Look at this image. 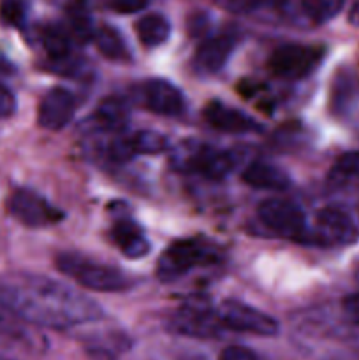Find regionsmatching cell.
Returning <instances> with one entry per match:
<instances>
[{"mask_svg": "<svg viewBox=\"0 0 359 360\" xmlns=\"http://www.w3.org/2000/svg\"><path fill=\"white\" fill-rule=\"evenodd\" d=\"M171 329L183 336L217 338L224 330V326L218 319V313L208 308V304L190 301L172 315Z\"/></svg>", "mask_w": 359, "mask_h": 360, "instance_id": "30bf717a", "label": "cell"}, {"mask_svg": "<svg viewBox=\"0 0 359 360\" xmlns=\"http://www.w3.org/2000/svg\"><path fill=\"white\" fill-rule=\"evenodd\" d=\"M70 35L77 41H88V39H94L95 28L92 23L90 13H88L87 6L83 2L74 4L69 7V23H67Z\"/></svg>", "mask_w": 359, "mask_h": 360, "instance_id": "7402d4cb", "label": "cell"}, {"mask_svg": "<svg viewBox=\"0 0 359 360\" xmlns=\"http://www.w3.org/2000/svg\"><path fill=\"white\" fill-rule=\"evenodd\" d=\"M104 153L106 157L111 162H115V164H127V162L132 160V158L136 157L129 136L113 137V139L106 144Z\"/></svg>", "mask_w": 359, "mask_h": 360, "instance_id": "4316f807", "label": "cell"}, {"mask_svg": "<svg viewBox=\"0 0 359 360\" xmlns=\"http://www.w3.org/2000/svg\"><path fill=\"white\" fill-rule=\"evenodd\" d=\"M129 105L120 97H108L97 105L92 115V129L104 132H120L129 123Z\"/></svg>", "mask_w": 359, "mask_h": 360, "instance_id": "e0dca14e", "label": "cell"}, {"mask_svg": "<svg viewBox=\"0 0 359 360\" xmlns=\"http://www.w3.org/2000/svg\"><path fill=\"white\" fill-rule=\"evenodd\" d=\"M9 213L20 224L32 229L48 227V225L58 224L63 218V213L58 207L49 204L44 197L28 188H20L11 195Z\"/></svg>", "mask_w": 359, "mask_h": 360, "instance_id": "ba28073f", "label": "cell"}, {"mask_svg": "<svg viewBox=\"0 0 359 360\" xmlns=\"http://www.w3.org/2000/svg\"><path fill=\"white\" fill-rule=\"evenodd\" d=\"M56 269L87 290L94 292H123L132 287V280L116 267L87 259L80 253L63 252L55 259Z\"/></svg>", "mask_w": 359, "mask_h": 360, "instance_id": "7a4b0ae2", "label": "cell"}, {"mask_svg": "<svg viewBox=\"0 0 359 360\" xmlns=\"http://www.w3.org/2000/svg\"><path fill=\"white\" fill-rule=\"evenodd\" d=\"M111 239L120 252L130 260L143 259L150 252V241L143 229L129 217H118L111 227Z\"/></svg>", "mask_w": 359, "mask_h": 360, "instance_id": "9a60e30c", "label": "cell"}, {"mask_svg": "<svg viewBox=\"0 0 359 360\" xmlns=\"http://www.w3.org/2000/svg\"><path fill=\"white\" fill-rule=\"evenodd\" d=\"M236 44H238V34L232 30L220 32L213 37L204 39L194 56V70L201 76H213L220 72L231 58Z\"/></svg>", "mask_w": 359, "mask_h": 360, "instance_id": "7c38bea8", "label": "cell"}, {"mask_svg": "<svg viewBox=\"0 0 359 360\" xmlns=\"http://www.w3.org/2000/svg\"><path fill=\"white\" fill-rule=\"evenodd\" d=\"M0 304L27 323L70 329L102 319L101 306L73 287L27 273L0 276Z\"/></svg>", "mask_w": 359, "mask_h": 360, "instance_id": "6da1fadb", "label": "cell"}, {"mask_svg": "<svg viewBox=\"0 0 359 360\" xmlns=\"http://www.w3.org/2000/svg\"><path fill=\"white\" fill-rule=\"evenodd\" d=\"M16 112V97L7 86L0 84V120L9 118Z\"/></svg>", "mask_w": 359, "mask_h": 360, "instance_id": "4dcf8cb0", "label": "cell"}, {"mask_svg": "<svg viewBox=\"0 0 359 360\" xmlns=\"http://www.w3.org/2000/svg\"><path fill=\"white\" fill-rule=\"evenodd\" d=\"M0 14H2V20L6 21V23H11V25L21 23L25 14L23 2H21V0H6V2L2 4V11H0Z\"/></svg>", "mask_w": 359, "mask_h": 360, "instance_id": "f1b7e54d", "label": "cell"}, {"mask_svg": "<svg viewBox=\"0 0 359 360\" xmlns=\"http://www.w3.org/2000/svg\"><path fill=\"white\" fill-rule=\"evenodd\" d=\"M0 360H13V359H6V357H0Z\"/></svg>", "mask_w": 359, "mask_h": 360, "instance_id": "836d02e7", "label": "cell"}, {"mask_svg": "<svg viewBox=\"0 0 359 360\" xmlns=\"http://www.w3.org/2000/svg\"><path fill=\"white\" fill-rule=\"evenodd\" d=\"M134 98L144 109L162 116H180L187 108L182 91L165 79L143 81L134 90Z\"/></svg>", "mask_w": 359, "mask_h": 360, "instance_id": "9c48e42d", "label": "cell"}, {"mask_svg": "<svg viewBox=\"0 0 359 360\" xmlns=\"http://www.w3.org/2000/svg\"><path fill=\"white\" fill-rule=\"evenodd\" d=\"M203 116L208 125L224 134H250L260 130L259 122L252 116L243 112L241 109L218 101L206 104V108L203 109Z\"/></svg>", "mask_w": 359, "mask_h": 360, "instance_id": "5bb4252c", "label": "cell"}, {"mask_svg": "<svg viewBox=\"0 0 359 360\" xmlns=\"http://www.w3.org/2000/svg\"><path fill=\"white\" fill-rule=\"evenodd\" d=\"M218 360H259V357L250 348L239 347V345H231V347L222 350Z\"/></svg>", "mask_w": 359, "mask_h": 360, "instance_id": "f546056e", "label": "cell"}, {"mask_svg": "<svg viewBox=\"0 0 359 360\" xmlns=\"http://www.w3.org/2000/svg\"><path fill=\"white\" fill-rule=\"evenodd\" d=\"M324 58V48L305 44H284L271 53L267 67L280 79L298 81L310 76Z\"/></svg>", "mask_w": 359, "mask_h": 360, "instance_id": "5b68a950", "label": "cell"}, {"mask_svg": "<svg viewBox=\"0 0 359 360\" xmlns=\"http://www.w3.org/2000/svg\"><path fill=\"white\" fill-rule=\"evenodd\" d=\"M222 257L220 248L206 239H182L165 250L157 262V276L162 283H172L196 267L211 266Z\"/></svg>", "mask_w": 359, "mask_h": 360, "instance_id": "3957f363", "label": "cell"}, {"mask_svg": "<svg viewBox=\"0 0 359 360\" xmlns=\"http://www.w3.org/2000/svg\"><path fill=\"white\" fill-rule=\"evenodd\" d=\"M134 153L137 155H160L168 150V137L155 130H139L129 136Z\"/></svg>", "mask_w": 359, "mask_h": 360, "instance_id": "44dd1931", "label": "cell"}, {"mask_svg": "<svg viewBox=\"0 0 359 360\" xmlns=\"http://www.w3.org/2000/svg\"><path fill=\"white\" fill-rule=\"evenodd\" d=\"M344 7V0H301V9L313 23L333 20Z\"/></svg>", "mask_w": 359, "mask_h": 360, "instance_id": "603a6c76", "label": "cell"}, {"mask_svg": "<svg viewBox=\"0 0 359 360\" xmlns=\"http://www.w3.org/2000/svg\"><path fill=\"white\" fill-rule=\"evenodd\" d=\"M23 340L25 330L21 329L20 319L0 304V347L23 343Z\"/></svg>", "mask_w": 359, "mask_h": 360, "instance_id": "d4e9b609", "label": "cell"}, {"mask_svg": "<svg viewBox=\"0 0 359 360\" xmlns=\"http://www.w3.org/2000/svg\"><path fill=\"white\" fill-rule=\"evenodd\" d=\"M257 217L264 227L280 238L299 239L306 232V218L298 204L285 199H266L257 207Z\"/></svg>", "mask_w": 359, "mask_h": 360, "instance_id": "52a82bcc", "label": "cell"}, {"mask_svg": "<svg viewBox=\"0 0 359 360\" xmlns=\"http://www.w3.org/2000/svg\"><path fill=\"white\" fill-rule=\"evenodd\" d=\"M348 23H351L352 27L359 28V0H355V2L352 4L351 11H348Z\"/></svg>", "mask_w": 359, "mask_h": 360, "instance_id": "d6a6232c", "label": "cell"}, {"mask_svg": "<svg viewBox=\"0 0 359 360\" xmlns=\"http://www.w3.org/2000/svg\"><path fill=\"white\" fill-rule=\"evenodd\" d=\"M287 0H225V7L236 14H253L260 11L278 9Z\"/></svg>", "mask_w": 359, "mask_h": 360, "instance_id": "484cf974", "label": "cell"}, {"mask_svg": "<svg viewBox=\"0 0 359 360\" xmlns=\"http://www.w3.org/2000/svg\"><path fill=\"white\" fill-rule=\"evenodd\" d=\"M101 4L116 14H134L146 9L150 0H101Z\"/></svg>", "mask_w": 359, "mask_h": 360, "instance_id": "83f0119b", "label": "cell"}, {"mask_svg": "<svg viewBox=\"0 0 359 360\" xmlns=\"http://www.w3.org/2000/svg\"><path fill=\"white\" fill-rule=\"evenodd\" d=\"M76 112V101L69 90L62 86L51 88L42 97L37 111V123L46 130H62L73 122Z\"/></svg>", "mask_w": 359, "mask_h": 360, "instance_id": "4fadbf2b", "label": "cell"}, {"mask_svg": "<svg viewBox=\"0 0 359 360\" xmlns=\"http://www.w3.org/2000/svg\"><path fill=\"white\" fill-rule=\"evenodd\" d=\"M315 239L324 246H348L358 243L359 229L344 210L324 207L315 218Z\"/></svg>", "mask_w": 359, "mask_h": 360, "instance_id": "8fae6325", "label": "cell"}, {"mask_svg": "<svg viewBox=\"0 0 359 360\" xmlns=\"http://www.w3.org/2000/svg\"><path fill=\"white\" fill-rule=\"evenodd\" d=\"M359 181V151H348L344 153L333 165L329 174L331 183H347Z\"/></svg>", "mask_w": 359, "mask_h": 360, "instance_id": "cb8c5ba5", "label": "cell"}, {"mask_svg": "<svg viewBox=\"0 0 359 360\" xmlns=\"http://www.w3.org/2000/svg\"><path fill=\"white\" fill-rule=\"evenodd\" d=\"M136 34L141 44L146 48H158L168 42L171 35V23L168 18L160 13H150L139 18L136 23Z\"/></svg>", "mask_w": 359, "mask_h": 360, "instance_id": "ac0fdd59", "label": "cell"}, {"mask_svg": "<svg viewBox=\"0 0 359 360\" xmlns=\"http://www.w3.org/2000/svg\"><path fill=\"white\" fill-rule=\"evenodd\" d=\"M358 281H359V271H358Z\"/></svg>", "mask_w": 359, "mask_h": 360, "instance_id": "e575fe53", "label": "cell"}, {"mask_svg": "<svg viewBox=\"0 0 359 360\" xmlns=\"http://www.w3.org/2000/svg\"><path fill=\"white\" fill-rule=\"evenodd\" d=\"M243 181L257 190H271L282 192L291 186L292 179L285 169L271 164L267 160H253L245 167L241 174Z\"/></svg>", "mask_w": 359, "mask_h": 360, "instance_id": "2e32d148", "label": "cell"}, {"mask_svg": "<svg viewBox=\"0 0 359 360\" xmlns=\"http://www.w3.org/2000/svg\"><path fill=\"white\" fill-rule=\"evenodd\" d=\"M218 319H220L224 329L236 330V333L256 334V336L271 338L277 336L280 326L277 320L267 313L245 304L238 299H227L218 308Z\"/></svg>", "mask_w": 359, "mask_h": 360, "instance_id": "8992f818", "label": "cell"}, {"mask_svg": "<svg viewBox=\"0 0 359 360\" xmlns=\"http://www.w3.org/2000/svg\"><path fill=\"white\" fill-rule=\"evenodd\" d=\"M73 35H70L69 28L62 27V25H49L42 30L41 41L44 46L46 53L49 55V60L63 58V56L70 55V44H73Z\"/></svg>", "mask_w": 359, "mask_h": 360, "instance_id": "ffe728a7", "label": "cell"}, {"mask_svg": "<svg viewBox=\"0 0 359 360\" xmlns=\"http://www.w3.org/2000/svg\"><path fill=\"white\" fill-rule=\"evenodd\" d=\"M172 164L183 172H192L208 179H224L238 165V155L217 150L201 141L187 139L172 151Z\"/></svg>", "mask_w": 359, "mask_h": 360, "instance_id": "277c9868", "label": "cell"}, {"mask_svg": "<svg viewBox=\"0 0 359 360\" xmlns=\"http://www.w3.org/2000/svg\"><path fill=\"white\" fill-rule=\"evenodd\" d=\"M341 308H344L345 316H347L352 323L359 326V292L358 294L347 295V297L344 299Z\"/></svg>", "mask_w": 359, "mask_h": 360, "instance_id": "1f68e13d", "label": "cell"}, {"mask_svg": "<svg viewBox=\"0 0 359 360\" xmlns=\"http://www.w3.org/2000/svg\"><path fill=\"white\" fill-rule=\"evenodd\" d=\"M94 41L97 44L99 51L109 60H115V62H127L130 60V49L127 46L123 35L116 30L115 27H109V25H101L99 28H95Z\"/></svg>", "mask_w": 359, "mask_h": 360, "instance_id": "d6986e66", "label": "cell"}]
</instances>
